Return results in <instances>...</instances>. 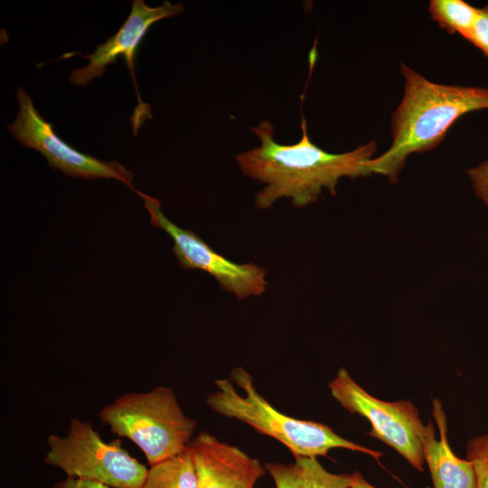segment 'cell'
Instances as JSON below:
<instances>
[{
	"label": "cell",
	"mask_w": 488,
	"mask_h": 488,
	"mask_svg": "<svg viewBox=\"0 0 488 488\" xmlns=\"http://www.w3.org/2000/svg\"><path fill=\"white\" fill-rule=\"evenodd\" d=\"M199 488H255L267 470L238 446L202 432L190 442Z\"/></svg>",
	"instance_id": "obj_10"
},
{
	"label": "cell",
	"mask_w": 488,
	"mask_h": 488,
	"mask_svg": "<svg viewBox=\"0 0 488 488\" xmlns=\"http://www.w3.org/2000/svg\"><path fill=\"white\" fill-rule=\"evenodd\" d=\"M184 11L181 3L164 1L155 7L148 6L143 0H133L130 14L120 29L105 42L99 44L91 54L84 55L89 63L73 70L70 82L76 86H86L93 80L102 77L107 67L115 63L118 56H123L133 78L138 106L132 117L133 131L136 135L139 127L151 118L149 105L140 99L135 73L136 51L149 28L156 22L176 16Z\"/></svg>",
	"instance_id": "obj_9"
},
{
	"label": "cell",
	"mask_w": 488,
	"mask_h": 488,
	"mask_svg": "<svg viewBox=\"0 0 488 488\" xmlns=\"http://www.w3.org/2000/svg\"><path fill=\"white\" fill-rule=\"evenodd\" d=\"M400 71L404 92L391 117V145L368 164L392 183L411 154L436 148L462 116L488 109V88L436 83L403 62Z\"/></svg>",
	"instance_id": "obj_2"
},
{
	"label": "cell",
	"mask_w": 488,
	"mask_h": 488,
	"mask_svg": "<svg viewBox=\"0 0 488 488\" xmlns=\"http://www.w3.org/2000/svg\"><path fill=\"white\" fill-rule=\"evenodd\" d=\"M431 19L449 34L459 33L466 41L471 36L478 8L464 0H431L428 4Z\"/></svg>",
	"instance_id": "obj_14"
},
{
	"label": "cell",
	"mask_w": 488,
	"mask_h": 488,
	"mask_svg": "<svg viewBox=\"0 0 488 488\" xmlns=\"http://www.w3.org/2000/svg\"><path fill=\"white\" fill-rule=\"evenodd\" d=\"M349 488H377V487L371 484L359 471H355L352 474V484L350 485Z\"/></svg>",
	"instance_id": "obj_19"
},
{
	"label": "cell",
	"mask_w": 488,
	"mask_h": 488,
	"mask_svg": "<svg viewBox=\"0 0 488 488\" xmlns=\"http://www.w3.org/2000/svg\"><path fill=\"white\" fill-rule=\"evenodd\" d=\"M150 215L153 226L164 230L172 239V248L179 265L185 269H201L211 275L220 286L238 299L262 295L267 286V270L254 263L237 264L211 248L191 230L183 229L163 212L160 202L137 193Z\"/></svg>",
	"instance_id": "obj_8"
},
{
	"label": "cell",
	"mask_w": 488,
	"mask_h": 488,
	"mask_svg": "<svg viewBox=\"0 0 488 488\" xmlns=\"http://www.w3.org/2000/svg\"><path fill=\"white\" fill-rule=\"evenodd\" d=\"M230 378L215 380L217 389L207 397V406L219 415L241 421L277 440L294 457L317 458L334 448L361 452L378 461L383 455L341 436L325 424L298 419L275 408L260 395L251 374L244 368H234Z\"/></svg>",
	"instance_id": "obj_3"
},
{
	"label": "cell",
	"mask_w": 488,
	"mask_h": 488,
	"mask_svg": "<svg viewBox=\"0 0 488 488\" xmlns=\"http://www.w3.org/2000/svg\"><path fill=\"white\" fill-rule=\"evenodd\" d=\"M432 414L439 430L437 439L431 421L426 425L423 455L434 488H476L473 466L456 456L447 439L446 415L439 399H433Z\"/></svg>",
	"instance_id": "obj_11"
},
{
	"label": "cell",
	"mask_w": 488,
	"mask_h": 488,
	"mask_svg": "<svg viewBox=\"0 0 488 488\" xmlns=\"http://www.w3.org/2000/svg\"><path fill=\"white\" fill-rule=\"evenodd\" d=\"M292 464L265 463L276 488H349L352 474L327 471L316 457H295Z\"/></svg>",
	"instance_id": "obj_12"
},
{
	"label": "cell",
	"mask_w": 488,
	"mask_h": 488,
	"mask_svg": "<svg viewBox=\"0 0 488 488\" xmlns=\"http://www.w3.org/2000/svg\"><path fill=\"white\" fill-rule=\"evenodd\" d=\"M44 462L67 476L110 488H141L148 468L132 456L119 439L104 440L92 424L73 418L65 436L50 435Z\"/></svg>",
	"instance_id": "obj_5"
},
{
	"label": "cell",
	"mask_w": 488,
	"mask_h": 488,
	"mask_svg": "<svg viewBox=\"0 0 488 488\" xmlns=\"http://www.w3.org/2000/svg\"><path fill=\"white\" fill-rule=\"evenodd\" d=\"M468 42L480 49L488 59V4L478 8L477 18Z\"/></svg>",
	"instance_id": "obj_17"
},
{
	"label": "cell",
	"mask_w": 488,
	"mask_h": 488,
	"mask_svg": "<svg viewBox=\"0 0 488 488\" xmlns=\"http://www.w3.org/2000/svg\"><path fill=\"white\" fill-rule=\"evenodd\" d=\"M301 129L296 144L282 145L275 140L270 122L251 127L260 145L238 154L236 161L244 175L264 185L255 196L257 208L268 209L281 198L290 199L296 208H305L314 203L324 189L335 195L342 178L373 174L368 164L377 151L376 141L334 154L313 143L304 117Z\"/></svg>",
	"instance_id": "obj_1"
},
{
	"label": "cell",
	"mask_w": 488,
	"mask_h": 488,
	"mask_svg": "<svg viewBox=\"0 0 488 488\" xmlns=\"http://www.w3.org/2000/svg\"><path fill=\"white\" fill-rule=\"evenodd\" d=\"M141 488H199L189 448L175 456L150 465Z\"/></svg>",
	"instance_id": "obj_13"
},
{
	"label": "cell",
	"mask_w": 488,
	"mask_h": 488,
	"mask_svg": "<svg viewBox=\"0 0 488 488\" xmlns=\"http://www.w3.org/2000/svg\"><path fill=\"white\" fill-rule=\"evenodd\" d=\"M98 417L112 434L131 440L149 465L185 451L197 427L165 386L126 393L104 406Z\"/></svg>",
	"instance_id": "obj_4"
},
{
	"label": "cell",
	"mask_w": 488,
	"mask_h": 488,
	"mask_svg": "<svg viewBox=\"0 0 488 488\" xmlns=\"http://www.w3.org/2000/svg\"><path fill=\"white\" fill-rule=\"evenodd\" d=\"M18 113L7 126L14 138L25 147L40 152L49 165L65 174L82 179H116L136 191L133 174L118 162L99 160L80 152L58 136L51 123L34 107L28 92L23 88L16 91Z\"/></svg>",
	"instance_id": "obj_7"
},
{
	"label": "cell",
	"mask_w": 488,
	"mask_h": 488,
	"mask_svg": "<svg viewBox=\"0 0 488 488\" xmlns=\"http://www.w3.org/2000/svg\"><path fill=\"white\" fill-rule=\"evenodd\" d=\"M474 194L488 209V159L465 171Z\"/></svg>",
	"instance_id": "obj_16"
},
{
	"label": "cell",
	"mask_w": 488,
	"mask_h": 488,
	"mask_svg": "<svg viewBox=\"0 0 488 488\" xmlns=\"http://www.w3.org/2000/svg\"><path fill=\"white\" fill-rule=\"evenodd\" d=\"M332 397L347 411L367 418L369 435L387 444L416 470L423 472L426 426L410 399L380 400L361 387L345 368L328 383Z\"/></svg>",
	"instance_id": "obj_6"
},
{
	"label": "cell",
	"mask_w": 488,
	"mask_h": 488,
	"mask_svg": "<svg viewBox=\"0 0 488 488\" xmlns=\"http://www.w3.org/2000/svg\"><path fill=\"white\" fill-rule=\"evenodd\" d=\"M51 488H110L105 484L67 476L65 479L56 483Z\"/></svg>",
	"instance_id": "obj_18"
},
{
	"label": "cell",
	"mask_w": 488,
	"mask_h": 488,
	"mask_svg": "<svg viewBox=\"0 0 488 488\" xmlns=\"http://www.w3.org/2000/svg\"><path fill=\"white\" fill-rule=\"evenodd\" d=\"M465 459L473 466L476 488H488V433L468 441Z\"/></svg>",
	"instance_id": "obj_15"
}]
</instances>
